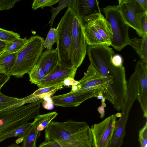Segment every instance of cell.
Listing matches in <instances>:
<instances>
[{
	"mask_svg": "<svg viewBox=\"0 0 147 147\" xmlns=\"http://www.w3.org/2000/svg\"><path fill=\"white\" fill-rule=\"evenodd\" d=\"M141 7L147 11V0H137Z\"/></svg>",
	"mask_w": 147,
	"mask_h": 147,
	"instance_id": "obj_39",
	"label": "cell"
},
{
	"mask_svg": "<svg viewBox=\"0 0 147 147\" xmlns=\"http://www.w3.org/2000/svg\"><path fill=\"white\" fill-rule=\"evenodd\" d=\"M20 37V34L17 33L0 28V40L9 42Z\"/></svg>",
	"mask_w": 147,
	"mask_h": 147,
	"instance_id": "obj_29",
	"label": "cell"
},
{
	"mask_svg": "<svg viewBox=\"0 0 147 147\" xmlns=\"http://www.w3.org/2000/svg\"><path fill=\"white\" fill-rule=\"evenodd\" d=\"M138 19L143 37L147 35V12L140 13Z\"/></svg>",
	"mask_w": 147,
	"mask_h": 147,
	"instance_id": "obj_32",
	"label": "cell"
},
{
	"mask_svg": "<svg viewBox=\"0 0 147 147\" xmlns=\"http://www.w3.org/2000/svg\"><path fill=\"white\" fill-rule=\"evenodd\" d=\"M20 0H0V11L7 10L13 7L15 3Z\"/></svg>",
	"mask_w": 147,
	"mask_h": 147,
	"instance_id": "obj_34",
	"label": "cell"
},
{
	"mask_svg": "<svg viewBox=\"0 0 147 147\" xmlns=\"http://www.w3.org/2000/svg\"><path fill=\"white\" fill-rule=\"evenodd\" d=\"M137 75V96L143 113L147 117V64L139 61L136 63L135 71Z\"/></svg>",
	"mask_w": 147,
	"mask_h": 147,
	"instance_id": "obj_13",
	"label": "cell"
},
{
	"mask_svg": "<svg viewBox=\"0 0 147 147\" xmlns=\"http://www.w3.org/2000/svg\"><path fill=\"white\" fill-rule=\"evenodd\" d=\"M29 81L32 84L37 85L45 78V72L38 65L36 64L28 73Z\"/></svg>",
	"mask_w": 147,
	"mask_h": 147,
	"instance_id": "obj_27",
	"label": "cell"
},
{
	"mask_svg": "<svg viewBox=\"0 0 147 147\" xmlns=\"http://www.w3.org/2000/svg\"><path fill=\"white\" fill-rule=\"evenodd\" d=\"M17 57V53H11L4 51L0 54V73L10 76Z\"/></svg>",
	"mask_w": 147,
	"mask_h": 147,
	"instance_id": "obj_21",
	"label": "cell"
},
{
	"mask_svg": "<svg viewBox=\"0 0 147 147\" xmlns=\"http://www.w3.org/2000/svg\"><path fill=\"white\" fill-rule=\"evenodd\" d=\"M139 139L140 147H147V123L140 131Z\"/></svg>",
	"mask_w": 147,
	"mask_h": 147,
	"instance_id": "obj_33",
	"label": "cell"
},
{
	"mask_svg": "<svg viewBox=\"0 0 147 147\" xmlns=\"http://www.w3.org/2000/svg\"><path fill=\"white\" fill-rule=\"evenodd\" d=\"M58 114L56 111L39 114L34 119L33 123L35 124L38 131L40 132L47 127Z\"/></svg>",
	"mask_w": 147,
	"mask_h": 147,
	"instance_id": "obj_23",
	"label": "cell"
},
{
	"mask_svg": "<svg viewBox=\"0 0 147 147\" xmlns=\"http://www.w3.org/2000/svg\"><path fill=\"white\" fill-rule=\"evenodd\" d=\"M117 116L112 115L90 127L92 147H110L115 129Z\"/></svg>",
	"mask_w": 147,
	"mask_h": 147,
	"instance_id": "obj_8",
	"label": "cell"
},
{
	"mask_svg": "<svg viewBox=\"0 0 147 147\" xmlns=\"http://www.w3.org/2000/svg\"><path fill=\"white\" fill-rule=\"evenodd\" d=\"M106 106V104L105 102H101V105L98 107L97 109L98 111L100 114V117L103 118L105 114V107Z\"/></svg>",
	"mask_w": 147,
	"mask_h": 147,
	"instance_id": "obj_38",
	"label": "cell"
},
{
	"mask_svg": "<svg viewBox=\"0 0 147 147\" xmlns=\"http://www.w3.org/2000/svg\"><path fill=\"white\" fill-rule=\"evenodd\" d=\"M19 98L11 97L0 93V111L17 101Z\"/></svg>",
	"mask_w": 147,
	"mask_h": 147,
	"instance_id": "obj_31",
	"label": "cell"
},
{
	"mask_svg": "<svg viewBox=\"0 0 147 147\" xmlns=\"http://www.w3.org/2000/svg\"><path fill=\"white\" fill-rule=\"evenodd\" d=\"M78 68L73 66L67 67L59 64L45 79L37 85L39 88L52 86L65 82L67 80H74Z\"/></svg>",
	"mask_w": 147,
	"mask_h": 147,
	"instance_id": "obj_12",
	"label": "cell"
},
{
	"mask_svg": "<svg viewBox=\"0 0 147 147\" xmlns=\"http://www.w3.org/2000/svg\"><path fill=\"white\" fill-rule=\"evenodd\" d=\"M45 140H55L62 147H92L90 128L85 122L52 121L45 129Z\"/></svg>",
	"mask_w": 147,
	"mask_h": 147,
	"instance_id": "obj_2",
	"label": "cell"
},
{
	"mask_svg": "<svg viewBox=\"0 0 147 147\" xmlns=\"http://www.w3.org/2000/svg\"><path fill=\"white\" fill-rule=\"evenodd\" d=\"M38 147H62L55 140H45L40 143Z\"/></svg>",
	"mask_w": 147,
	"mask_h": 147,
	"instance_id": "obj_36",
	"label": "cell"
},
{
	"mask_svg": "<svg viewBox=\"0 0 147 147\" xmlns=\"http://www.w3.org/2000/svg\"><path fill=\"white\" fill-rule=\"evenodd\" d=\"M76 0H59L58 5L55 7H52L51 9V16L49 24L52 27L55 17L60 11L64 8L70 7L75 10Z\"/></svg>",
	"mask_w": 147,
	"mask_h": 147,
	"instance_id": "obj_25",
	"label": "cell"
},
{
	"mask_svg": "<svg viewBox=\"0 0 147 147\" xmlns=\"http://www.w3.org/2000/svg\"><path fill=\"white\" fill-rule=\"evenodd\" d=\"M32 125V122H26L0 135V142L9 138L18 137L23 139Z\"/></svg>",
	"mask_w": 147,
	"mask_h": 147,
	"instance_id": "obj_22",
	"label": "cell"
},
{
	"mask_svg": "<svg viewBox=\"0 0 147 147\" xmlns=\"http://www.w3.org/2000/svg\"><path fill=\"white\" fill-rule=\"evenodd\" d=\"M57 41V28L51 27L49 30L45 40L43 42L44 47L47 50L53 49V45Z\"/></svg>",
	"mask_w": 147,
	"mask_h": 147,
	"instance_id": "obj_28",
	"label": "cell"
},
{
	"mask_svg": "<svg viewBox=\"0 0 147 147\" xmlns=\"http://www.w3.org/2000/svg\"></svg>",
	"mask_w": 147,
	"mask_h": 147,
	"instance_id": "obj_42",
	"label": "cell"
},
{
	"mask_svg": "<svg viewBox=\"0 0 147 147\" xmlns=\"http://www.w3.org/2000/svg\"><path fill=\"white\" fill-rule=\"evenodd\" d=\"M99 3L97 0H76L75 11L82 22L85 17L101 13Z\"/></svg>",
	"mask_w": 147,
	"mask_h": 147,
	"instance_id": "obj_17",
	"label": "cell"
},
{
	"mask_svg": "<svg viewBox=\"0 0 147 147\" xmlns=\"http://www.w3.org/2000/svg\"><path fill=\"white\" fill-rule=\"evenodd\" d=\"M83 24H88L92 25L107 43L111 45L112 37L111 31L104 16L101 13H96L85 17Z\"/></svg>",
	"mask_w": 147,
	"mask_h": 147,
	"instance_id": "obj_14",
	"label": "cell"
},
{
	"mask_svg": "<svg viewBox=\"0 0 147 147\" xmlns=\"http://www.w3.org/2000/svg\"><path fill=\"white\" fill-rule=\"evenodd\" d=\"M75 11L67 7L57 27V47L59 64L64 67L73 66L71 59L73 21Z\"/></svg>",
	"mask_w": 147,
	"mask_h": 147,
	"instance_id": "obj_5",
	"label": "cell"
},
{
	"mask_svg": "<svg viewBox=\"0 0 147 147\" xmlns=\"http://www.w3.org/2000/svg\"><path fill=\"white\" fill-rule=\"evenodd\" d=\"M5 147H21L20 146L16 143H13Z\"/></svg>",
	"mask_w": 147,
	"mask_h": 147,
	"instance_id": "obj_41",
	"label": "cell"
},
{
	"mask_svg": "<svg viewBox=\"0 0 147 147\" xmlns=\"http://www.w3.org/2000/svg\"><path fill=\"white\" fill-rule=\"evenodd\" d=\"M105 92V90L100 89L71 90L68 93L53 96L51 99L52 102L57 107H76L89 98L103 95Z\"/></svg>",
	"mask_w": 147,
	"mask_h": 147,
	"instance_id": "obj_9",
	"label": "cell"
},
{
	"mask_svg": "<svg viewBox=\"0 0 147 147\" xmlns=\"http://www.w3.org/2000/svg\"><path fill=\"white\" fill-rule=\"evenodd\" d=\"M28 39L27 37L24 38L20 37L9 42H6L4 51L10 53H17L24 47Z\"/></svg>",
	"mask_w": 147,
	"mask_h": 147,
	"instance_id": "obj_26",
	"label": "cell"
},
{
	"mask_svg": "<svg viewBox=\"0 0 147 147\" xmlns=\"http://www.w3.org/2000/svg\"><path fill=\"white\" fill-rule=\"evenodd\" d=\"M109 87L105 79L90 64L83 77L76 85L72 86L71 90H105L104 97Z\"/></svg>",
	"mask_w": 147,
	"mask_h": 147,
	"instance_id": "obj_11",
	"label": "cell"
},
{
	"mask_svg": "<svg viewBox=\"0 0 147 147\" xmlns=\"http://www.w3.org/2000/svg\"><path fill=\"white\" fill-rule=\"evenodd\" d=\"M128 45L134 49L139 56L141 61L147 64V35L141 39L135 37L130 39Z\"/></svg>",
	"mask_w": 147,
	"mask_h": 147,
	"instance_id": "obj_20",
	"label": "cell"
},
{
	"mask_svg": "<svg viewBox=\"0 0 147 147\" xmlns=\"http://www.w3.org/2000/svg\"><path fill=\"white\" fill-rule=\"evenodd\" d=\"M40 134V132L38 131L35 124L32 122V125L23 138L22 147H36V141Z\"/></svg>",
	"mask_w": 147,
	"mask_h": 147,
	"instance_id": "obj_24",
	"label": "cell"
},
{
	"mask_svg": "<svg viewBox=\"0 0 147 147\" xmlns=\"http://www.w3.org/2000/svg\"><path fill=\"white\" fill-rule=\"evenodd\" d=\"M65 84V82L57 85L40 88L32 94L23 98L25 103L26 104L36 102L42 100L46 97L52 96L57 91L62 88Z\"/></svg>",
	"mask_w": 147,
	"mask_h": 147,
	"instance_id": "obj_18",
	"label": "cell"
},
{
	"mask_svg": "<svg viewBox=\"0 0 147 147\" xmlns=\"http://www.w3.org/2000/svg\"><path fill=\"white\" fill-rule=\"evenodd\" d=\"M10 76L3 73H0V93L1 90L5 84L9 81Z\"/></svg>",
	"mask_w": 147,
	"mask_h": 147,
	"instance_id": "obj_37",
	"label": "cell"
},
{
	"mask_svg": "<svg viewBox=\"0 0 147 147\" xmlns=\"http://www.w3.org/2000/svg\"><path fill=\"white\" fill-rule=\"evenodd\" d=\"M111 62L113 65L115 67H120L123 66V59L120 55H114L111 58Z\"/></svg>",
	"mask_w": 147,
	"mask_h": 147,
	"instance_id": "obj_35",
	"label": "cell"
},
{
	"mask_svg": "<svg viewBox=\"0 0 147 147\" xmlns=\"http://www.w3.org/2000/svg\"><path fill=\"white\" fill-rule=\"evenodd\" d=\"M111 31V45L120 51L128 45L129 26L126 23L118 10L117 5H108L102 9Z\"/></svg>",
	"mask_w": 147,
	"mask_h": 147,
	"instance_id": "obj_6",
	"label": "cell"
},
{
	"mask_svg": "<svg viewBox=\"0 0 147 147\" xmlns=\"http://www.w3.org/2000/svg\"><path fill=\"white\" fill-rule=\"evenodd\" d=\"M83 31L88 46L105 45L108 46L106 42L91 25L84 24Z\"/></svg>",
	"mask_w": 147,
	"mask_h": 147,
	"instance_id": "obj_19",
	"label": "cell"
},
{
	"mask_svg": "<svg viewBox=\"0 0 147 147\" xmlns=\"http://www.w3.org/2000/svg\"><path fill=\"white\" fill-rule=\"evenodd\" d=\"M59 64L58 52L56 48L46 49L42 53L36 64L43 69L46 76L53 71Z\"/></svg>",
	"mask_w": 147,
	"mask_h": 147,
	"instance_id": "obj_16",
	"label": "cell"
},
{
	"mask_svg": "<svg viewBox=\"0 0 147 147\" xmlns=\"http://www.w3.org/2000/svg\"><path fill=\"white\" fill-rule=\"evenodd\" d=\"M44 38L37 35L32 36L22 48L17 52L15 65L10 73L18 78L28 74L36 64L44 47Z\"/></svg>",
	"mask_w": 147,
	"mask_h": 147,
	"instance_id": "obj_4",
	"label": "cell"
},
{
	"mask_svg": "<svg viewBox=\"0 0 147 147\" xmlns=\"http://www.w3.org/2000/svg\"><path fill=\"white\" fill-rule=\"evenodd\" d=\"M6 43V42L0 40V54L4 51Z\"/></svg>",
	"mask_w": 147,
	"mask_h": 147,
	"instance_id": "obj_40",
	"label": "cell"
},
{
	"mask_svg": "<svg viewBox=\"0 0 147 147\" xmlns=\"http://www.w3.org/2000/svg\"><path fill=\"white\" fill-rule=\"evenodd\" d=\"M86 53L91 65L105 79L109 87L104 98L109 101L115 109L121 110L127 96V81L124 67H115L111 58L114 53L105 45L88 46Z\"/></svg>",
	"mask_w": 147,
	"mask_h": 147,
	"instance_id": "obj_1",
	"label": "cell"
},
{
	"mask_svg": "<svg viewBox=\"0 0 147 147\" xmlns=\"http://www.w3.org/2000/svg\"><path fill=\"white\" fill-rule=\"evenodd\" d=\"M23 98L0 111V135L28 121L39 115L38 102L25 105Z\"/></svg>",
	"mask_w": 147,
	"mask_h": 147,
	"instance_id": "obj_3",
	"label": "cell"
},
{
	"mask_svg": "<svg viewBox=\"0 0 147 147\" xmlns=\"http://www.w3.org/2000/svg\"><path fill=\"white\" fill-rule=\"evenodd\" d=\"M59 0H34L32 5V9L34 10L39 8L43 9L45 7H50L58 3Z\"/></svg>",
	"mask_w": 147,
	"mask_h": 147,
	"instance_id": "obj_30",
	"label": "cell"
},
{
	"mask_svg": "<svg viewBox=\"0 0 147 147\" xmlns=\"http://www.w3.org/2000/svg\"><path fill=\"white\" fill-rule=\"evenodd\" d=\"M117 5L119 11L126 23L135 30L137 34L143 37L138 19V15L147 12L144 10L137 0H119Z\"/></svg>",
	"mask_w": 147,
	"mask_h": 147,
	"instance_id": "obj_10",
	"label": "cell"
},
{
	"mask_svg": "<svg viewBox=\"0 0 147 147\" xmlns=\"http://www.w3.org/2000/svg\"><path fill=\"white\" fill-rule=\"evenodd\" d=\"M87 45L82 22L76 12L73 21L71 50V59L73 66L78 68L81 65L86 54Z\"/></svg>",
	"mask_w": 147,
	"mask_h": 147,
	"instance_id": "obj_7",
	"label": "cell"
},
{
	"mask_svg": "<svg viewBox=\"0 0 147 147\" xmlns=\"http://www.w3.org/2000/svg\"><path fill=\"white\" fill-rule=\"evenodd\" d=\"M121 110L120 118L115 123V129L110 147H121L126 134L125 127L130 110L125 107Z\"/></svg>",
	"mask_w": 147,
	"mask_h": 147,
	"instance_id": "obj_15",
	"label": "cell"
}]
</instances>
